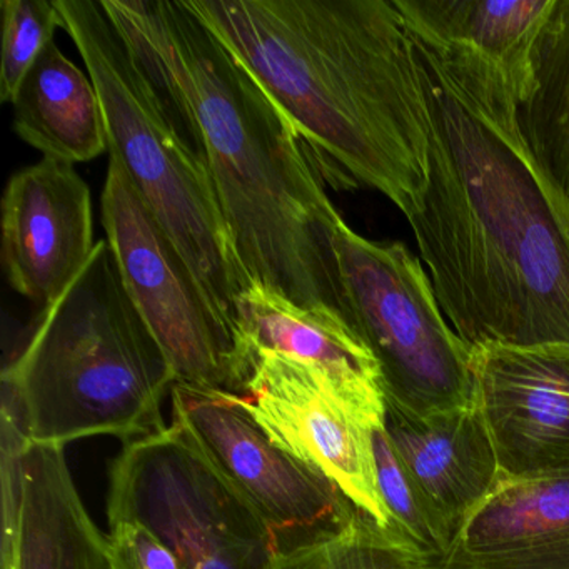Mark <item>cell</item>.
I'll use <instances>...</instances> for the list:
<instances>
[{"instance_id": "obj_23", "label": "cell", "mask_w": 569, "mask_h": 569, "mask_svg": "<svg viewBox=\"0 0 569 569\" xmlns=\"http://www.w3.org/2000/svg\"><path fill=\"white\" fill-rule=\"evenodd\" d=\"M111 569H184L181 559L138 521L111 522L108 535Z\"/></svg>"}, {"instance_id": "obj_4", "label": "cell", "mask_w": 569, "mask_h": 569, "mask_svg": "<svg viewBox=\"0 0 569 569\" xmlns=\"http://www.w3.org/2000/svg\"><path fill=\"white\" fill-rule=\"evenodd\" d=\"M174 385V369L102 239L2 372V399L29 441L66 446L116 436L129 442L168 428L162 402Z\"/></svg>"}, {"instance_id": "obj_3", "label": "cell", "mask_w": 569, "mask_h": 569, "mask_svg": "<svg viewBox=\"0 0 569 569\" xmlns=\"http://www.w3.org/2000/svg\"><path fill=\"white\" fill-rule=\"evenodd\" d=\"M288 116L311 158L406 218L428 184L415 46L392 0H184Z\"/></svg>"}, {"instance_id": "obj_21", "label": "cell", "mask_w": 569, "mask_h": 569, "mask_svg": "<svg viewBox=\"0 0 569 569\" xmlns=\"http://www.w3.org/2000/svg\"><path fill=\"white\" fill-rule=\"evenodd\" d=\"M379 491L388 509L391 526L401 532L426 559L438 561L452 545V536L439 521L428 499L396 455L385 425L372 429Z\"/></svg>"}, {"instance_id": "obj_18", "label": "cell", "mask_w": 569, "mask_h": 569, "mask_svg": "<svg viewBox=\"0 0 569 569\" xmlns=\"http://www.w3.org/2000/svg\"><path fill=\"white\" fill-rule=\"evenodd\" d=\"M12 108L16 134L46 159L78 164L108 151L98 89L56 41L26 76Z\"/></svg>"}, {"instance_id": "obj_15", "label": "cell", "mask_w": 569, "mask_h": 569, "mask_svg": "<svg viewBox=\"0 0 569 569\" xmlns=\"http://www.w3.org/2000/svg\"><path fill=\"white\" fill-rule=\"evenodd\" d=\"M385 429L396 455L455 541L466 519L502 478L481 412L472 402L418 416L386 402Z\"/></svg>"}, {"instance_id": "obj_8", "label": "cell", "mask_w": 569, "mask_h": 569, "mask_svg": "<svg viewBox=\"0 0 569 569\" xmlns=\"http://www.w3.org/2000/svg\"><path fill=\"white\" fill-rule=\"evenodd\" d=\"M101 211L129 298L164 349L176 382L241 396L244 376L234 329L112 158Z\"/></svg>"}, {"instance_id": "obj_7", "label": "cell", "mask_w": 569, "mask_h": 569, "mask_svg": "<svg viewBox=\"0 0 569 569\" xmlns=\"http://www.w3.org/2000/svg\"><path fill=\"white\" fill-rule=\"evenodd\" d=\"M109 522L138 521L184 569H266L276 532L181 426L124 442L111 466Z\"/></svg>"}, {"instance_id": "obj_6", "label": "cell", "mask_w": 569, "mask_h": 569, "mask_svg": "<svg viewBox=\"0 0 569 569\" xmlns=\"http://www.w3.org/2000/svg\"><path fill=\"white\" fill-rule=\"evenodd\" d=\"M336 256L352 329L378 365L386 402L418 416L472 405V349L448 325L421 262L346 221Z\"/></svg>"}, {"instance_id": "obj_13", "label": "cell", "mask_w": 569, "mask_h": 569, "mask_svg": "<svg viewBox=\"0 0 569 569\" xmlns=\"http://www.w3.org/2000/svg\"><path fill=\"white\" fill-rule=\"evenodd\" d=\"M91 189L74 164L42 159L9 179L2 198V266L12 289L42 309L91 259Z\"/></svg>"}, {"instance_id": "obj_17", "label": "cell", "mask_w": 569, "mask_h": 569, "mask_svg": "<svg viewBox=\"0 0 569 569\" xmlns=\"http://www.w3.org/2000/svg\"><path fill=\"white\" fill-rule=\"evenodd\" d=\"M415 38L461 48L495 64L525 96L536 39L555 0H392Z\"/></svg>"}, {"instance_id": "obj_14", "label": "cell", "mask_w": 569, "mask_h": 569, "mask_svg": "<svg viewBox=\"0 0 569 569\" xmlns=\"http://www.w3.org/2000/svg\"><path fill=\"white\" fill-rule=\"evenodd\" d=\"M234 331L244 381L249 355L279 352L321 369L372 425H385L378 365L341 316L302 308L281 292L251 282L236 302Z\"/></svg>"}, {"instance_id": "obj_12", "label": "cell", "mask_w": 569, "mask_h": 569, "mask_svg": "<svg viewBox=\"0 0 569 569\" xmlns=\"http://www.w3.org/2000/svg\"><path fill=\"white\" fill-rule=\"evenodd\" d=\"M471 369L502 478L569 472V346H482Z\"/></svg>"}, {"instance_id": "obj_11", "label": "cell", "mask_w": 569, "mask_h": 569, "mask_svg": "<svg viewBox=\"0 0 569 569\" xmlns=\"http://www.w3.org/2000/svg\"><path fill=\"white\" fill-rule=\"evenodd\" d=\"M2 569H111L64 446L29 441L2 399Z\"/></svg>"}, {"instance_id": "obj_16", "label": "cell", "mask_w": 569, "mask_h": 569, "mask_svg": "<svg viewBox=\"0 0 569 569\" xmlns=\"http://www.w3.org/2000/svg\"><path fill=\"white\" fill-rule=\"evenodd\" d=\"M428 569H569V472L501 478Z\"/></svg>"}, {"instance_id": "obj_1", "label": "cell", "mask_w": 569, "mask_h": 569, "mask_svg": "<svg viewBox=\"0 0 569 569\" xmlns=\"http://www.w3.org/2000/svg\"><path fill=\"white\" fill-rule=\"evenodd\" d=\"M411 38L429 141L408 221L446 319L471 349L569 346V211L522 141L516 92L481 56Z\"/></svg>"}, {"instance_id": "obj_19", "label": "cell", "mask_w": 569, "mask_h": 569, "mask_svg": "<svg viewBox=\"0 0 569 569\" xmlns=\"http://www.w3.org/2000/svg\"><path fill=\"white\" fill-rule=\"evenodd\" d=\"M516 119L536 166L569 211V0H555L536 39Z\"/></svg>"}, {"instance_id": "obj_5", "label": "cell", "mask_w": 569, "mask_h": 569, "mask_svg": "<svg viewBox=\"0 0 569 569\" xmlns=\"http://www.w3.org/2000/svg\"><path fill=\"white\" fill-rule=\"evenodd\" d=\"M54 2L98 89L109 158L122 166L234 329L236 302L251 281L208 162L176 128L101 0Z\"/></svg>"}, {"instance_id": "obj_9", "label": "cell", "mask_w": 569, "mask_h": 569, "mask_svg": "<svg viewBox=\"0 0 569 569\" xmlns=\"http://www.w3.org/2000/svg\"><path fill=\"white\" fill-rule=\"evenodd\" d=\"M172 418L289 548L341 528L359 509L322 472L276 445L241 396L176 382Z\"/></svg>"}, {"instance_id": "obj_10", "label": "cell", "mask_w": 569, "mask_h": 569, "mask_svg": "<svg viewBox=\"0 0 569 569\" xmlns=\"http://www.w3.org/2000/svg\"><path fill=\"white\" fill-rule=\"evenodd\" d=\"M241 398L276 445L331 479L359 511L392 528L372 445L378 426L321 369L279 352H252Z\"/></svg>"}, {"instance_id": "obj_20", "label": "cell", "mask_w": 569, "mask_h": 569, "mask_svg": "<svg viewBox=\"0 0 569 569\" xmlns=\"http://www.w3.org/2000/svg\"><path fill=\"white\" fill-rule=\"evenodd\" d=\"M266 569H428V562L401 532L359 512L341 528L281 549Z\"/></svg>"}, {"instance_id": "obj_2", "label": "cell", "mask_w": 569, "mask_h": 569, "mask_svg": "<svg viewBox=\"0 0 569 569\" xmlns=\"http://www.w3.org/2000/svg\"><path fill=\"white\" fill-rule=\"evenodd\" d=\"M182 138L208 162L249 281L351 326L345 222L288 116L184 0H101Z\"/></svg>"}, {"instance_id": "obj_22", "label": "cell", "mask_w": 569, "mask_h": 569, "mask_svg": "<svg viewBox=\"0 0 569 569\" xmlns=\"http://www.w3.org/2000/svg\"><path fill=\"white\" fill-rule=\"evenodd\" d=\"M0 101L12 102L26 76L44 49L64 29L61 12L51 0H2Z\"/></svg>"}]
</instances>
